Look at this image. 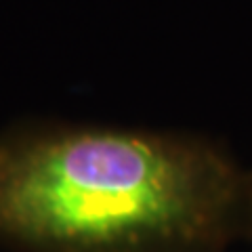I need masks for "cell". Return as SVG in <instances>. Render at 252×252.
<instances>
[{
    "label": "cell",
    "instance_id": "obj_1",
    "mask_svg": "<svg viewBox=\"0 0 252 252\" xmlns=\"http://www.w3.org/2000/svg\"><path fill=\"white\" fill-rule=\"evenodd\" d=\"M252 242V170L208 137L23 122L0 130V248L227 252Z\"/></svg>",
    "mask_w": 252,
    "mask_h": 252
}]
</instances>
